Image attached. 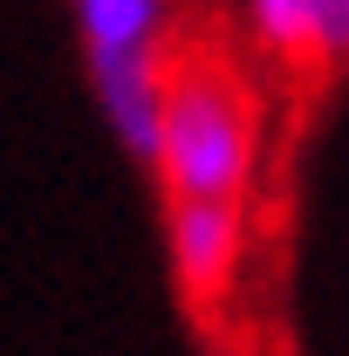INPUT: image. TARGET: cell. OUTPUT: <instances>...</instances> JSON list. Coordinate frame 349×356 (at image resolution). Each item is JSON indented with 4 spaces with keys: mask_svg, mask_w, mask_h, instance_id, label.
Masks as SVG:
<instances>
[{
    "mask_svg": "<svg viewBox=\"0 0 349 356\" xmlns=\"http://www.w3.org/2000/svg\"><path fill=\"white\" fill-rule=\"evenodd\" d=\"M76 35L89 55V83L110 117L117 144L137 165H158V124H165V21L172 0H69Z\"/></svg>",
    "mask_w": 349,
    "mask_h": 356,
    "instance_id": "1",
    "label": "cell"
},
{
    "mask_svg": "<svg viewBox=\"0 0 349 356\" xmlns=\"http://www.w3.org/2000/svg\"><path fill=\"white\" fill-rule=\"evenodd\" d=\"M254 28L281 55H315V62H343L349 55V0H247Z\"/></svg>",
    "mask_w": 349,
    "mask_h": 356,
    "instance_id": "4",
    "label": "cell"
},
{
    "mask_svg": "<svg viewBox=\"0 0 349 356\" xmlns=\"http://www.w3.org/2000/svg\"><path fill=\"white\" fill-rule=\"evenodd\" d=\"M158 172L172 199H240L254 178V117L240 89L213 69H185L165 83Z\"/></svg>",
    "mask_w": 349,
    "mask_h": 356,
    "instance_id": "2",
    "label": "cell"
},
{
    "mask_svg": "<svg viewBox=\"0 0 349 356\" xmlns=\"http://www.w3.org/2000/svg\"><path fill=\"white\" fill-rule=\"evenodd\" d=\"M172 267L178 288L192 302H219L233 288V261H240V213L233 199H172Z\"/></svg>",
    "mask_w": 349,
    "mask_h": 356,
    "instance_id": "3",
    "label": "cell"
}]
</instances>
